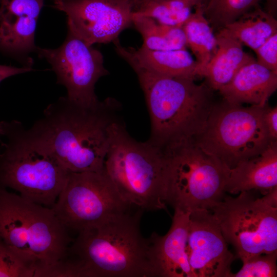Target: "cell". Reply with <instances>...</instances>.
<instances>
[{
  "instance_id": "cell-1",
  "label": "cell",
  "mask_w": 277,
  "mask_h": 277,
  "mask_svg": "<svg viewBox=\"0 0 277 277\" xmlns=\"http://www.w3.org/2000/svg\"><path fill=\"white\" fill-rule=\"evenodd\" d=\"M121 106L112 97L86 105L61 97L30 129L68 172L100 171L109 147L110 126L121 120Z\"/></svg>"
},
{
  "instance_id": "cell-2",
  "label": "cell",
  "mask_w": 277,
  "mask_h": 277,
  "mask_svg": "<svg viewBox=\"0 0 277 277\" xmlns=\"http://www.w3.org/2000/svg\"><path fill=\"white\" fill-rule=\"evenodd\" d=\"M137 208L78 232L68 251L74 276L154 277L149 238L140 230Z\"/></svg>"
},
{
  "instance_id": "cell-3",
  "label": "cell",
  "mask_w": 277,
  "mask_h": 277,
  "mask_svg": "<svg viewBox=\"0 0 277 277\" xmlns=\"http://www.w3.org/2000/svg\"><path fill=\"white\" fill-rule=\"evenodd\" d=\"M0 239L35 269L37 277L64 276L73 239L52 208L0 186Z\"/></svg>"
},
{
  "instance_id": "cell-4",
  "label": "cell",
  "mask_w": 277,
  "mask_h": 277,
  "mask_svg": "<svg viewBox=\"0 0 277 277\" xmlns=\"http://www.w3.org/2000/svg\"><path fill=\"white\" fill-rule=\"evenodd\" d=\"M144 92L151 123L148 141L160 148L193 138L204 127L214 102L205 82L156 73L130 65Z\"/></svg>"
},
{
  "instance_id": "cell-5",
  "label": "cell",
  "mask_w": 277,
  "mask_h": 277,
  "mask_svg": "<svg viewBox=\"0 0 277 277\" xmlns=\"http://www.w3.org/2000/svg\"><path fill=\"white\" fill-rule=\"evenodd\" d=\"M0 186L52 208L69 172L20 122H0Z\"/></svg>"
},
{
  "instance_id": "cell-6",
  "label": "cell",
  "mask_w": 277,
  "mask_h": 277,
  "mask_svg": "<svg viewBox=\"0 0 277 277\" xmlns=\"http://www.w3.org/2000/svg\"><path fill=\"white\" fill-rule=\"evenodd\" d=\"M104 168L122 198L144 211L166 209V163L161 148L132 138L121 120L110 128Z\"/></svg>"
},
{
  "instance_id": "cell-7",
  "label": "cell",
  "mask_w": 277,
  "mask_h": 277,
  "mask_svg": "<svg viewBox=\"0 0 277 277\" xmlns=\"http://www.w3.org/2000/svg\"><path fill=\"white\" fill-rule=\"evenodd\" d=\"M166 163L167 204L191 212L222 200L228 168L202 150L193 138L161 147Z\"/></svg>"
},
{
  "instance_id": "cell-8",
  "label": "cell",
  "mask_w": 277,
  "mask_h": 277,
  "mask_svg": "<svg viewBox=\"0 0 277 277\" xmlns=\"http://www.w3.org/2000/svg\"><path fill=\"white\" fill-rule=\"evenodd\" d=\"M263 112L264 106L246 107L223 99L214 102L204 127L193 138L205 152L232 168L260 154L273 142Z\"/></svg>"
},
{
  "instance_id": "cell-9",
  "label": "cell",
  "mask_w": 277,
  "mask_h": 277,
  "mask_svg": "<svg viewBox=\"0 0 277 277\" xmlns=\"http://www.w3.org/2000/svg\"><path fill=\"white\" fill-rule=\"evenodd\" d=\"M252 191L241 192L236 197L225 196L209 209L242 262L277 251V206Z\"/></svg>"
},
{
  "instance_id": "cell-10",
  "label": "cell",
  "mask_w": 277,
  "mask_h": 277,
  "mask_svg": "<svg viewBox=\"0 0 277 277\" xmlns=\"http://www.w3.org/2000/svg\"><path fill=\"white\" fill-rule=\"evenodd\" d=\"M133 206L121 196L105 168L69 172L52 209L69 230L96 226Z\"/></svg>"
},
{
  "instance_id": "cell-11",
  "label": "cell",
  "mask_w": 277,
  "mask_h": 277,
  "mask_svg": "<svg viewBox=\"0 0 277 277\" xmlns=\"http://www.w3.org/2000/svg\"><path fill=\"white\" fill-rule=\"evenodd\" d=\"M36 53L51 66L57 83L67 90L66 97L77 103L91 105L99 102L95 85L109 72L103 54L68 30L63 44L55 49L37 47Z\"/></svg>"
},
{
  "instance_id": "cell-12",
  "label": "cell",
  "mask_w": 277,
  "mask_h": 277,
  "mask_svg": "<svg viewBox=\"0 0 277 277\" xmlns=\"http://www.w3.org/2000/svg\"><path fill=\"white\" fill-rule=\"evenodd\" d=\"M67 16L68 30L87 44L114 42L132 25L131 0H54Z\"/></svg>"
},
{
  "instance_id": "cell-13",
  "label": "cell",
  "mask_w": 277,
  "mask_h": 277,
  "mask_svg": "<svg viewBox=\"0 0 277 277\" xmlns=\"http://www.w3.org/2000/svg\"><path fill=\"white\" fill-rule=\"evenodd\" d=\"M227 244L209 210L190 213L186 249L193 277H232L235 257Z\"/></svg>"
},
{
  "instance_id": "cell-14",
  "label": "cell",
  "mask_w": 277,
  "mask_h": 277,
  "mask_svg": "<svg viewBox=\"0 0 277 277\" xmlns=\"http://www.w3.org/2000/svg\"><path fill=\"white\" fill-rule=\"evenodd\" d=\"M44 0H1L0 52L14 58L23 66L32 67L30 56L36 52L35 35Z\"/></svg>"
},
{
  "instance_id": "cell-15",
  "label": "cell",
  "mask_w": 277,
  "mask_h": 277,
  "mask_svg": "<svg viewBox=\"0 0 277 277\" xmlns=\"http://www.w3.org/2000/svg\"><path fill=\"white\" fill-rule=\"evenodd\" d=\"M190 213L174 210L168 232L150 236L155 277H193L186 253Z\"/></svg>"
},
{
  "instance_id": "cell-16",
  "label": "cell",
  "mask_w": 277,
  "mask_h": 277,
  "mask_svg": "<svg viewBox=\"0 0 277 277\" xmlns=\"http://www.w3.org/2000/svg\"><path fill=\"white\" fill-rule=\"evenodd\" d=\"M113 43L117 54L130 66L170 76L194 80L200 76V66L186 48L154 50L141 46L134 49L122 46L118 39Z\"/></svg>"
},
{
  "instance_id": "cell-17",
  "label": "cell",
  "mask_w": 277,
  "mask_h": 277,
  "mask_svg": "<svg viewBox=\"0 0 277 277\" xmlns=\"http://www.w3.org/2000/svg\"><path fill=\"white\" fill-rule=\"evenodd\" d=\"M277 186V141L260 154L228 168L224 191L239 194L259 191L264 195Z\"/></svg>"
},
{
  "instance_id": "cell-18",
  "label": "cell",
  "mask_w": 277,
  "mask_h": 277,
  "mask_svg": "<svg viewBox=\"0 0 277 277\" xmlns=\"http://www.w3.org/2000/svg\"><path fill=\"white\" fill-rule=\"evenodd\" d=\"M277 89V73L255 60L241 68L232 80L219 90L227 102L264 106Z\"/></svg>"
},
{
  "instance_id": "cell-19",
  "label": "cell",
  "mask_w": 277,
  "mask_h": 277,
  "mask_svg": "<svg viewBox=\"0 0 277 277\" xmlns=\"http://www.w3.org/2000/svg\"><path fill=\"white\" fill-rule=\"evenodd\" d=\"M217 47L204 69L202 77L213 91L228 84L243 66L256 59L246 52L243 45L224 29L216 32Z\"/></svg>"
},
{
  "instance_id": "cell-20",
  "label": "cell",
  "mask_w": 277,
  "mask_h": 277,
  "mask_svg": "<svg viewBox=\"0 0 277 277\" xmlns=\"http://www.w3.org/2000/svg\"><path fill=\"white\" fill-rule=\"evenodd\" d=\"M228 34L254 51L269 37L277 33L273 14L259 5L223 28Z\"/></svg>"
},
{
  "instance_id": "cell-21",
  "label": "cell",
  "mask_w": 277,
  "mask_h": 277,
  "mask_svg": "<svg viewBox=\"0 0 277 277\" xmlns=\"http://www.w3.org/2000/svg\"><path fill=\"white\" fill-rule=\"evenodd\" d=\"M204 9L202 6L194 8L182 27L186 47L191 50L200 66L201 77L217 47L215 35L204 15Z\"/></svg>"
},
{
  "instance_id": "cell-22",
  "label": "cell",
  "mask_w": 277,
  "mask_h": 277,
  "mask_svg": "<svg viewBox=\"0 0 277 277\" xmlns=\"http://www.w3.org/2000/svg\"><path fill=\"white\" fill-rule=\"evenodd\" d=\"M132 24L142 37V46L154 50L186 48V38L181 27L162 24L148 17L132 12Z\"/></svg>"
},
{
  "instance_id": "cell-23",
  "label": "cell",
  "mask_w": 277,
  "mask_h": 277,
  "mask_svg": "<svg viewBox=\"0 0 277 277\" xmlns=\"http://www.w3.org/2000/svg\"><path fill=\"white\" fill-rule=\"evenodd\" d=\"M133 13L162 24L182 27L194 8L183 0H131Z\"/></svg>"
},
{
  "instance_id": "cell-24",
  "label": "cell",
  "mask_w": 277,
  "mask_h": 277,
  "mask_svg": "<svg viewBox=\"0 0 277 277\" xmlns=\"http://www.w3.org/2000/svg\"><path fill=\"white\" fill-rule=\"evenodd\" d=\"M262 0H209L204 9V15L213 31L222 29L241 15L259 5ZM268 12L273 14L276 0H266Z\"/></svg>"
},
{
  "instance_id": "cell-25",
  "label": "cell",
  "mask_w": 277,
  "mask_h": 277,
  "mask_svg": "<svg viewBox=\"0 0 277 277\" xmlns=\"http://www.w3.org/2000/svg\"><path fill=\"white\" fill-rule=\"evenodd\" d=\"M0 277H37L35 269L1 239Z\"/></svg>"
},
{
  "instance_id": "cell-26",
  "label": "cell",
  "mask_w": 277,
  "mask_h": 277,
  "mask_svg": "<svg viewBox=\"0 0 277 277\" xmlns=\"http://www.w3.org/2000/svg\"><path fill=\"white\" fill-rule=\"evenodd\" d=\"M277 251L252 256L243 261L241 269L232 277H275Z\"/></svg>"
},
{
  "instance_id": "cell-27",
  "label": "cell",
  "mask_w": 277,
  "mask_h": 277,
  "mask_svg": "<svg viewBox=\"0 0 277 277\" xmlns=\"http://www.w3.org/2000/svg\"><path fill=\"white\" fill-rule=\"evenodd\" d=\"M254 51L260 65L277 73V33L269 37Z\"/></svg>"
},
{
  "instance_id": "cell-28",
  "label": "cell",
  "mask_w": 277,
  "mask_h": 277,
  "mask_svg": "<svg viewBox=\"0 0 277 277\" xmlns=\"http://www.w3.org/2000/svg\"><path fill=\"white\" fill-rule=\"evenodd\" d=\"M263 118L271 141H277V106L271 107L267 103L264 106Z\"/></svg>"
},
{
  "instance_id": "cell-29",
  "label": "cell",
  "mask_w": 277,
  "mask_h": 277,
  "mask_svg": "<svg viewBox=\"0 0 277 277\" xmlns=\"http://www.w3.org/2000/svg\"><path fill=\"white\" fill-rule=\"evenodd\" d=\"M34 70L32 68L22 66L18 67L11 65L0 64V83L4 80L17 74L29 72Z\"/></svg>"
},
{
  "instance_id": "cell-30",
  "label": "cell",
  "mask_w": 277,
  "mask_h": 277,
  "mask_svg": "<svg viewBox=\"0 0 277 277\" xmlns=\"http://www.w3.org/2000/svg\"><path fill=\"white\" fill-rule=\"evenodd\" d=\"M192 6L194 8L202 6L205 8L209 0H183Z\"/></svg>"
},
{
  "instance_id": "cell-31",
  "label": "cell",
  "mask_w": 277,
  "mask_h": 277,
  "mask_svg": "<svg viewBox=\"0 0 277 277\" xmlns=\"http://www.w3.org/2000/svg\"><path fill=\"white\" fill-rule=\"evenodd\" d=\"M1 0H0V3H1Z\"/></svg>"
},
{
  "instance_id": "cell-32",
  "label": "cell",
  "mask_w": 277,
  "mask_h": 277,
  "mask_svg": "<svg viewBox=\"0 0 277 277\" xmlns=\"http://www.w3.org/2000/svg\"><path fill=\"white\" fill-rule=\"evenodd\" d=\"M53 1H54V0H53Z\"/></svg>"
}]
</instances>
